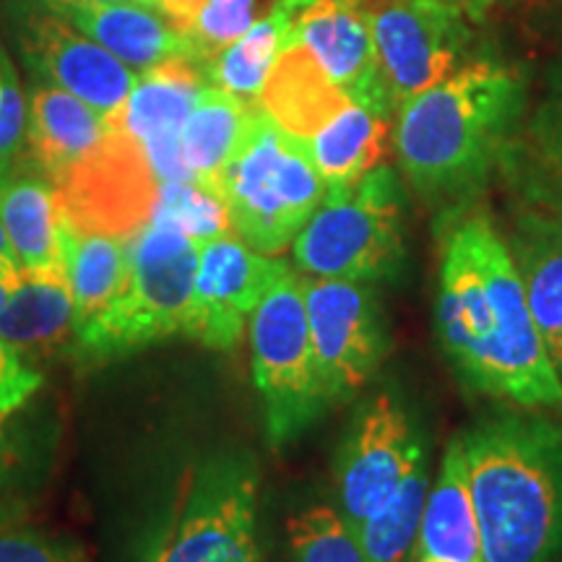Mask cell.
<instances>
[{
    "label": "cell",
    "instance_id": "cell-34",
    "mask_svg": "<svg viewBox=\"0 0 562 562\" xmlns=\"http://www.w3.org/2000/svg\"><path fill=\"white\" fill-rule=\"evenodd\" d=\"M42 385V375L21 360V351L0 341V414H13Z\"/></svg>",
    "mask_w": 562,
    "mask_h": 562
},
{
    "label": "cell",
    "instance_id": "cell-38",
    "mask_svg": "<svg viewBox=\"0 0 562 562\" xmlns=\"http://www.w3.org/2000/svg\"><path fill=\"white\" fill-rule=\"evenodd\" d=\"M311 3H315V0H277V5H281V9H284V11H290L292 16L297 11L305 9V5H311Z\"/></svg>",
    "mask_w": 562,
    "mask_h": 562
},
{
    "label": "cell",
    "instance_id": "cell-29",
    "mask_svg": "<svg viewBox=\"0 0 562 562\" xmlns=\"http://www.w3.org/2000/svg\"><path fill=\"white\" fill-rule=\"evenodd\" d=\"M290 562H370L351 524L331 505H313L286 524Z\"/></svg>",
    "mask_w": 562,
    "mask_h": 562
},
{
    "label": "cell",
    "instance_id": "cell-9",
    "mask_svg": "<svg viewBox=\"0 0 562 562\" xmlns=\"http://www.w3.org/2000/svg\"><path fill=\"white\" fill-rule=\"evenodd\" d=\"M368 19L393 112L453 76L472 50V19L448 0H368Z\"/></svg>",
    "mask_w": 562,
    "mask_h": 562
},
{
    "label": "cell",
    "instance_id": "cell-20",
    "mask_svg": "<svg viewBox=\"0 0 562 562\" xmlns=\"http://www.w3.org/2000/svg\"><path fill=\"white\" fill-rule=\"evenodd\" d=\"M349 100L351 97L347 91L328 79L326 70L313 60V55L292 40L273 63L261 97H258V108L281 131L305 144Z\"/></svg>",
    "mask_w": 562,
    "mask_h": 562
},
{
    "label": "cell",
    "instance_id": "cell-26",
    "mask_svg": "<svg viewBox=\"0 0 562 562\" xmlns=\"http://www.w3.org/2000/svg\"><path fill=\"white\" fill-rule=\"evenodd\" d=\"M74 290L66 271H21L0 307V341L13 349H40L74 334Z\"/></svg>",
    "mask_w": 562,
    "mask_h": 562
},
{
    "label": "cell",
    "instance_id": "cell-13",
    "mask_svg": "<svg viewBox=\"0 0 562 562\" xmlns=\"http://www.w3.org/2000/svg\"><path fill=\"white\" fill-rule=\"evenodd\" d=\"M425 442L402 404L378 393L357 414L336 456L341 516L357 529L409 474Z\"/></svg>",
    "mask_w": 562,
    "mask_h": 562
},
{
    "label": "cell",
    "instance_id": "cell-31",
    "mask_svg": "<svg viewBox=\"0 0 562 562\" xmlns=\"http://www.w3.org/2000/svg\"><path fill=\"white\" fill-rule=\"evenodd\" d=\"M258 0H206L191 26L178 32L191 60L203 68L256 24Z\"/></svg>",
    "mask_w": 562,
    "mask_h": 562
},
{
    "label": "cell",
    "instance_id": "cell-32",
    "mask_svg": "<svg viewBox=\"0 0 562 562\" xmlns=\"http://www.w3.org/2000/svg\"><path fill=\"white\" fill-rule=\"evenodd\" d=\"M0 562H89L76 542L32 526L0 529Z\"/></svg>",
    "mask_w": 562,
    "mask_h": 562
},
{
    "label": "cell",
    "instance_id": "cell-42",
    "mask_svg": "<svg viewBox=\"0 0 562 562\" xmlns=\"http://www.w3.org/2000/svg\"><path fill=\"white\" fill-rule=\"evenodd\" d=\"M5 419H9V414H0V432L5 430Z\"/></svg>",
    "mask_w": 562,
    "mask_h": 562
},
{
    "label": "cell",
    "instance_id": "cell-39",
    "mask_svg": "<svg viewBox=\"0 0 562 562\" xmlns=\"http://www.w3.org/2000/svg\"><path fill=\"white\" fill-rule=\"evenodd\" d=\"M547 203H550V211L558 220L562 222V191H554L550 199H547Z\"/></svg>",
    "mask_w": 562,
    "mask_h": 562
},
{
    "label": "cell",
    "instance_id": "cell-33",
    "mask_svg": "<svg viewBox=\"0 0 562 562\" xmlns=\"http://www.w3.org/2000/svg\"><path fill=\"white\" fill-rule=\"evenodd\" d=\"M26 112L30 108L19 89L16 70L0 50V175H9L19 167L26 140Z\"/></svg>",
    "mask_w": 562,
    "mask_h": 562
},
{
    "label": "cell",
    "instance_id": "cell-36",
    "mask_svg": "<svg viewBox=\"0 0 562 562\" xmlns=\"http://www.w3.org/2000/svg\"><path fill=\"white\" fill-rule=\"evenodd\" d=\"M21 279V263L16 258V252L11 248L9 232L3 227V220H0V281L13 286Z\"/></svg>",
    "mask_w": 562,
    "mask_h": 562
},
{
    "label": "cell",
    "instance_id": "cell-35",
    "mask_svg": "<svg viewBox=\"0 0 562 562\" xmlns=\"http://www.w3.org/2000/svg\"><path fill=\"white\" fill-rule=\"evenodd\" d=\"M537 136L542 140L547 157L562 167V87L554 91L550 100H547L544 110L539 112Z\"/></svg>",
    "mask_w": 562,
    "mask_h": 562
},
{
    "label": "cell",
    "instance_id": "cell-16",
    "mask_svg": "<svg viewBox=\"0 0 562 562\" xmlns=\"http://www.w3.org/2000/svg\"><path fill=\"white\" fill-rule=\"evenodd\" d=\"M24 50L47 79L112 117L128 102L138 76L102 45L79 34L60 16H34L24 32Z\"/></svg>",
    "mask_w": 562,
    "mask_h": 562
},
{
    "label": "cell",
    "instance_id": "cell-21",
    "mask_svg": "<svg viewBox=\"0 0 562 562\" xmlns=\"http://www.w3.org/2000/svg\"><path fill=\"white\" fill-rule=\"evenodd\" d=\"M412 562H484L461 438L448 442L438 480L427 492Z\"/></svg>",
    "mask_w": 562,
    "mask_h": 562
},
{
    "label": "cell",
    "instance_id": "cell-5",
    "mask_svg": "<svg viewBox=\"0 0 562 562\" xmlns=\"http://www.w3.org/2000/svg\"><path fill=\"white\" fill-rule=\"evenodd\" d=\"M232 232L266 256H281L326 199L307 146L256 104L248 131L222 175Z\"/></svg>",
    "mask_w": 562,
    "mask_h": 562
},
{
    "label": "cell",
    "instance_id": "cell-17",
    "mask_svg": "<svg viewBox=\"0 0 562 562\" xmlns=\"http://www.w3.org/2000/svg\"><path fill=\"white\" fill-rule=\"evenodd\" d=\"M55 16L68 21L128 66L151 68L170 58H191L186 42L146 5L102 0H45Z\"/></svg>",
    "mask_w": 562,
    "mask_h": 562
},
{
    "label": "cell",
    "instance_id": "cell-7",
    "mask_svg": "<svg viewBox=\"0 0 562 562\" xmlns=\"http://www.w3.org/2000/svg\"><path fill=\"white\" fill-rule=\"evenodd\" d=\"M258 487L261 472L250 453H216L193 463L146 562H263Z\"/></svg>",
    "mask_w": 562,
    "mask_h": 562
},
{
    "label": "cell",
    "instance_id": "cell-1",
    "mask_svg": "<svg viewBox=\"0 0 562 562\" xmlns=\"http://www.w3.org/2000/svg\"><path fill=\"white\" fill-rule=\"evenodd\" d=\"M435 328L463 385L524 412L562 409V381L533 326L510 245L487 211L448 229Z\"/></svg>",
    "mask_w": 562,
    "mask_h": 562
},
{
    "label": "cell",
    "instance_id": "cell-18",
    "mask_svg": "<svg viewBox=\"0 0 562 562\" xmlns=\"http://www.w3.org/2000/svg\"><path fill=\"white\" fill-rule=\"evenodd\" d=\"M508 245L547 360L562 381V222L554 214L521 211Z\"/></svg>",
    "mask_w": 562,
    "mask_h": 562
},
{
    "label": "cell",
    "instance_id": "cell-19",
    "mask_svg": "<svg viewBox=\"0 0 562 562\" xmlns=\"http://www.w3.org/2000/svg\"><path fill=\"white\" fill-rule=\"evenodd\" d=\"M110 133L108 117L60 87H34L26 112V149L34 170L55 182L97 149Z\"/></svg>",
    "mask_w": 562,
    "mask_h": 562
},
{
    "label": "cell",
    "instance_id": "cell-37",
    "mask_svg": "<svg viewBox=\"0 0 562 562\" xmlns=\"http://www.w3.org/2000/svg\"><path fill=\"white\" fill-rule=\"evenodd\" d=\"M448 3L459 5V9L467 13V16L472 21H480L484 13H487L492 5L501 3V0H448Z\"/></svg>",
    "mask_w": 562,
    "mask_h": 562
},
{
    "label": "cell",
    "instance_id": "cell-2",
    "mask_svg": "<svg viewBox=\"0 0 562 562\" xmlns=\"http://www.w3.org/2000/svg\"><path fill=\"white\" fill-rule=\"evenodd\" d=\"M526 81L495 60H469L396 110L398 170L430 201L480 191L521 121Z\"/></svg>",
    "mask_w": 562,
    "mask_h": 562
},
{
    "label": "cell",
    "instance_id": "cell-23",
    "mask_svg": "<svg viewBox=\"0 0 562 562\" xmlns=\"http://www.w3.org/2000/svg\"><path fill=\"white\" fill-rule=\"evenodd\" d=\"M389 128L391 115L349 100L313 138L305 140L326 195L347 193L381 165Z\"/></svg>",
    "mask_w": 562,
    "mask_h": 562
},
{
    "label": "cell",
    "instance_id": "cell-24",
    "mask_svg": "<svg viewBox=\"0 0 562 562\" xmlns=\"http://www.w3.org/2000/svg\"><path fill=\"white\" fill-rule=\"evenodd\" d=\"M60 248L74 290V334L121 297L133 269V235H104L60 224Z\"/></svg>",
    "mask_w": 562,
    "mask_h": 562
},
{
    "label": "cell",
    "instance_id": "cell-25",
    "mask_svg": "<svg viewBox=\"0 0 562 562\" xmlns=\"http://www.w3.org/2000/svg\"><path fill=\"white\" fill-rule=\"evenodd\" d=\"M252 112H256V104L229 91L209 87V83L201 89L180 131V159L195 186L220 195L222 175L248 131Z\"/></svg>",
    "mask_w": 562,
    "mask_h": 562
},
{
    "label": "cell",
    "instance_id": "cell-12",
    "mask_svg": "<svg viewBox=\"0 0 562 562\" xmlns=\"http://www.w3.org/2000/svg\"><path fill=\"white\" fill-rule=\"evenodd\" d=\"M290 273L284 258L252 250L235 232L199 243L193 300L182 334L206 349H235L256 307Z\"/></svg>",
    "mask_w": 562,
    "mask_h": 562
},
{
    "label": "cell",
    "instance_id": "cell-41",
    "mask_svg": "<svg viewBox=\"0 0 562 562\" xmlns=\"http://www.w3.org/2000/svg\"><path fill=\"white\" fill-rule=\"evenodd\" d=\"M9 292H11V286L5 284V281H0V307H3L5 300H9Z\"/></svg>",
    "mask_w": 562,
    "mask_h": 562
},
{
    "label": "cell",
    "instance_id": "cell-40",
    "mask_svg": "<svg viewBox=\"0 0 562 562\" xmlns=\"http://www.w3.org/2000/svg\"><path fill=\"white\" fill-rule=\"evenodd\" d=\"M102 3H136V5H146V9L157 11L159 0H102Z\"/></svg>",
    "mask_w": 562,
    "mask_h": 562
},
{
    "label": "cell",
    "instance_id": "cell-10",
    "mask_svg": "<svg viewBox=\"0 0 562 562\" xmlns=\"http://www.w3.org/2000/svg\"><path fill=\"white\" fill-rule=\"evenodd\" d=\"M372 286L302 273L307 326L328 406L355 398L389 355V323Z\"/></svg>",
    "mask_w": 562,
    "mask_h": 562
},
{
    "label": "cell",
    "instance_id": "cell-11",
    "mask_svg": "<svg viewBox=\"0 0 562 562\" xmlns=\"http://www.w3.org/2000/svg\"><path fill=\"white\" fill-rule=\"evenodd\" d=\"M53 188L63 222L87 232L128 237L151 222L161 182L138 140L110 123L108 138L55 180Z\"/></svg>",
    "mask_w": 562,
    "mask_h": 562
},
{
    "label": "cell",
    "instance_id": "cell-27",
    "mask_svg": "<svg viewBox=\"0 0 562 562\" xmlns=\"http://www.w3.org/2000/svg\"><path fill=\"white\" fill-rule=\"evenodd\" d=\"M294 16L281 5L258 19L240 40L216 55L203 66V76L211 87L229 91L245 102L258 104L263 83L269 79L279 53L292 42Z\"/></svg>",
    "mask_w": 562,
    "mask_h": 562
},
{
    "label": "cell",
    "instance_id": "cell-3",
    "mask_svg": "<svg viewBox=\"0 0 562 562\" xmlns=\"http://www.w3.org/2000/svg\"><path fill=\"white\" fill-rule=\"evenodd\" d=\"M484 562H562V430L537 412L461 432Z\"/></svg>",
    "mask_w": 562,
    "mask_h": 562
},
{
    "label": "cell",
    "instance_id": "cell-43",
    "mask_svg": "<svg viewBox=\"0 0 562 562\" xmlns=\"http://www.w3.org/2000/svg\"><path fill=\"white\" fill-rule=\"evenodd\" d=\"M0 438H3V432H0Z\"/></svg>",
    "mask_w": 562,
    "mask_h": 562
},
{
    "label": "cell",
    "instance_id": "cell-22",
    "mask_svg": "<svg viewBox=\"0 0 562 562\" xmlns=\"http://www.w3.org/2000/svg\"><path fill=\"white\" fill-rule=\"evenodd\" d=\"M0 220L21 271H66L58 195L40 170L16 167L9 175H0Z\"/></svg>",
    "mask_w": 562,
    "mask_h": 562
},
{
    "label": "cell",
    "instance_id": "cell-14",
    "mask_svg": "<svg viewBox=\"0 0 562 562\" xmlns=\"http://www.w3.org/2000/svg\"><path fill=\"white\" fill-rule=\"evenodd\" d=\"M292 40L313 55L328 79L351 100L393 115L378 66L368 0H315L294 13Z\"/></svg>",
    "mask_w": 562,
    "mask_h": 562
},
{
    "label": "cell",
    "instance_id": "cell-4",
    "mask_svg": "<svg viewBox=\"0 0 562 562\" xmlns=\"http://www.w3.org/2000/svg\"><path fill=\"white\" fill-rule=\"evenodd\" d=\"M195 269L199 240L167 224H144L133 235L128 284L108 311L74 334L70 357L83 368H102L182 334Z\"/></svg>",
    "mask_w": 562,
    "mask_h": 562
},
{
    "label": "cell",
    "instance_id": "cell-15",
    "mask_svg": "<svg viewBox=\"0 0 562 562\" xmlns=\"http://www.w3.org/2000/svg\"><path fill=\"white\" fill-rule=\"evenodd\" d=\"M203 87L206 76L195 60H161L144 70L128 102L108 117L138 140L159 182L191 180L180 159V131Z\"/></svg>",
    "mask_w": 562,
    "mask_h": 562
},
{
    "label": "cell",
    "instance_id": "cell-6",
    "mask_svg": "<svg viewBox=\"0 0 562 562\" xmlns=\"http://www.w3.org/2000/svg\"><path fill=\"white\" fill-rule=\"evenodd\" d=\"M294 266L313 279L381 284L406 263L398 175L378 165L347 193L326 195L292 243Z\"/></svg>",
    "mask_w": 562,
    "mask_h": 562
},
{
    "label": "cell",
    "instance_id": "cell-28",
    "mask_svg": "<svg viewBox=\"0 0 562 562\" xmlns=\"http://www.w3.org/2000/svg\"><path fill=\"white\" fill-rule=\"evenodd\" d=\"M430 484L427 453H422L398 487L357 526L370 562H412Z\"/></svg>",
    "mask_w": 562,
    "mask_h": 562
},
{
    "label": "cell",
    "instance_id": "cell-8",
    "mask_svg": "<svg viewBox=\"0 0 562 562\" xmlns=\"http://www.w3.org/2000/svg\"><path fill=\"white\" fill-rule=\"evenodd\" d=\"M252 381L263 402L266 438L284 448L328 409L307 326L302 277L290 273L250 315Z\"/></svg>",
    "mask_w": 562,
    "mask_h": 562
},
{
    "label": "cell",
    "instance_id": "cell-30",
    "mask_svg": "<svg viewBox=\"0 0 562 562\" xmlns=\"http://www.w3.org/2000/svg\"><path fill=\"white\" fill-rule=\"evenodd\" d=\"M151 222L186 232L188 237L199 243L214 240V237L232 232L229 211L224 201L191 180L161 182Z\"/></svg>",
    "mask_w": 562,
    "mask_h": 562
}]
</instances>
